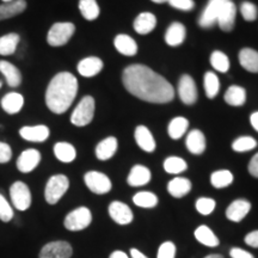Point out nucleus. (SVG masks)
I'll use <instances>...</instances> for the list:
<instances>
[{
    "label": "nucleus",
    "instance_id": "nucleus-1",
    "mask_svg": "<svg viewBox=\"0 0 258 258\" xmlns=\"http://www.w3.org/2000/svg\"><path fill=\"white\" fill-rule=\"evenodd\" d=\"M124 88L145 102L164 104L175 97V90L165 78L144 64H131L122 76Z\"/></svg>",
    "mask_w": 258,
    "mask_h": 258
},
{
    "label": "nucleus",
    "instance_id": "nucleus-2",
    "mask_svg": "<svg viewBox=\"0 0 258 258\" xmlns=\"http://www.w3.org/2000/svg\"><path fill=\"white\" fill-rule=\"evenodd\" d=\"M78 92V80L72 73L60 72L50 80L46 91V104L54 114H63L70 109Z\"/></svg>",
    "mask_w": 258,
    "mask_h": 258
},
{
    "label": "nucleus",
    "instance_id": "nucleus-3",
    "mask_svg": "<svg viewBox=\"0 0 258 258\" xmlns=\"http://www.w3.org/2000/svg\"><path fill=\"white\" fill-rule=\"evenodd\" d=\"M93 116H95V99L91 96H85L72 112L71 122L77 127H85L91 123Z\"/></svg>",
    "mask_w": 258,
    "mask_h": 258
},
{
    "label": "nucleus",
    "instance_id": "nucleus-4",
    "mask_svg": "<svg viewBox=\"0 0 258 258\" xmlns=\"http://www.w3.org/2000/svg\"><path fill=\"white\" fill-rule=\"evenodd\" d=\"M70 186V180L64 175L51 176L44 189V198L49 205H55L66 194Z\"/></svg>",
    "mask_w": 258,
    "mask_h": 258
},
{
    "label": "nucleus",
    "instance_id": "nucleus-5",
    "mask_svg": "<svg viewBox=\"0 0 258 258\" xmlns=\"http://www.w3.org/2000/svg\"><path fill=\"white\" fill-rule=\"evenodd\" d=\"M76 27L70 22H61L51 25L47 35V42L51 47L64 46L73 36Z\"/></svg>",
    "mask_w": 258,
    "mask_h": 258
},
{
    "label": "nucleus",
    "instance_id": "nucleus-6",
    "mask_svg": "<svg viewBox=\"0 0 258 258\" xmlns=\"http://www.w3.org/2000/svg\"><path fill=\"white\" fill-rule=\"evenodd\" d=\"M91 221L92 214L90 209L86 207H79L71 212L70 214H67V217L64 218L63 225L69 231L77 232L89 227Z\"/></svg>",
    "mask_w": 258,
    "mask_h": 258
},
{
    "label": "nucleus",
    "instance_id": "nucleus-7",
    "mask_svg": "<svg viewBox=\"0 0 258 258\" xmlns=\"http://www.w3.org/2000/svg\"><path fill=\"white\" fill-rule=\"evenodd\" d=\"M12 205L18 211H27L31 206V192L29 186L23 182H15L10 188Z\"/></svg>",
    "mask_w": 258,
    "mask_h": 258
},
{
    "label": "nucleus",
    "instance_id": "nucleus-8",
    "mask_svg": "<svg viewBox=\"0 0 258 258\" xmlns=\"http://www.w3.org/2000/svg\"><path fill=\"white\" fill-rule=\"evenodd\" d=\"M84 180L88 188L93 194L97 195H104L111 190V180L104 173L98 172V171H90L84 176Z\"/></svg>",
    "mask_w": 258,
    "mask_h": 258
},
{
    "label": "nucleus",
    "instance_id": "nucleus-9",
    "mask_svg": "<svg viewBox=\"0 0 258 258\" xmlns=\"http://www.w3.org/2000/svg\"><path fill=\"white\" fill-rule=\"evenodd\" d=\"M228 0H209L206 9L199 18V24L201 28L209 29L217 23V19L220 15L222 8Z\"/></svg>",
    "mask_w": 258,
    "mask_h": 258
},
{
    "label": "nucleus",
    "instance_id": "nucleus-10",
    "mask_svg": "<svg viewBox=\"0 0 258 258\" xmlns=\"http://www.w3.org/2000/svg\"><path fill=\"white\" fill-rule=\"evenodd\" d=\"M72 253L73 250L70 243L57 240L44 245L38 258H71Z\"/></svg>",
    "mask_w": 258,
    "mask_h": 258
},
{
    "label": "nucleus",
    "instance_id": "nucleus-11",
    "mask_svg": "<svg viewBox=\"0 0 258 258\" xmlns=\"http://www.w3.org/2000/svg\"><path fill=\"white\" fill-rule=\"evenodd\" d=\"M178 95L180 101L186 105H191L198 101V89L191 77L188 74L180 77L178 83Z\"/></svg>",
    "mask_w": 258,
    "mask_h": 258
},
{
    "label": "nucleus",
    "instance_id": "nucleus-12",
    "mask_svg": "<svg viewBox=\"0 0 258 258\" xmlns=\"http://www.w3.org/2000/svg\"><path fill=\"white\" fill-rule=\"evenodd\" d=\"M41 161V153L35 148H29L21 153L17 159V169L23 173H29L38 166Z\"/></svg>",
    "mask_w": 258,
    "mask_h": 258
},
{
    "label": "nucleus",
    "instance_id": "nucleus-13",
    "mask_svg": "<svg viewBox=\"0 0 258 258\" xmlns=\"http://www.w3.org/2000/svg\"><path fill=\"white\" fill-rule=\"evenodd\" d=\"M50 131L47 125H25L19 129V135L30 143H43L49 138Z\"/></svg>",
    "mask_w": 258,
    "mask_h": 258
},
{
    "label": "nucleus",
    "instance_id": "nucleus-14",
    "mask_svg": "<svg viewBox=\"0 0 258 258\" xmlns=\"http://www.w3.org/2000/svg\"><path fill=\"white\" fill-rule=\"evenodd\" d=\"M109 214L112 220L118 225H128L133 221V212L123 202H111L109 206Z\"/></svg>",
    "mask_w": 258,
    "mask_h": 258
},
{
    "label": "nucleus",
    "instance_id": "nucleus-15",
    "mask_svg": "<svg viewBox=\"0 0 258 258\" xmlns=\"http://www.w3.org/2000/svg\"><path fill=\"white\" fill-rule=\"evenodd\" d=\"M235 16H237V8H235L234 3L228 0L227 3L222 8L220 15L217 19V23L219 28L221 29L222 31H232L234 28L235 23Z\"/></svg>",
    "mask_w": 258,
    "mask_h": 258
},
{
    "label": "nucleus",
    "instance_id": "nucleus-16",
    "mask_svg": "<svg viewBox=\"0 0 258 258\" xmlns=\"http://www.w3.org/2000/svg\"><path fill=\"white\" fill-rule=\"evenodd\" d=\"M251 209V203L246 200H235L226 209V217L233 222H240Z\"/></svg>",
    "mask_w": 258,
    "mask_h": 258
},
{
    "label": "nucleus",
    "instance_id": "nucleus-17",
    "mask_svg": "<svg viewBox=\"0 0 258 258\" xmlns=\"http://www.w3.org/2000/svg\"><path fill=\"white\" fill-rule=\"evenodd\" d=\"M77 69H78L80 76L85 77V78H91L103 70V61L96 56L85 57L78 63Z\"/></svg>",
    "mask_w": 258,
    "mask_h": 258
},
{
    "label": "nucleus",
    "instance_id": "nucleus-18",
    "mask_svg": "<svg viewBox=\"0 0 258 258\" xmlns=\"http://www.w3.org/2000/svg\"><path fill=\"white\" fill-rule=\"evenodd\" d=\"M135 141H137L138 146L145 152H153L156 150V140H154L152 133L150 132V129L145 125H139L135 129Z\"/></svg>",
    "mask_w": 258,
    "mask_h": 258
},
{
    "label": "nucleus",
    "instance_id": "nucleus-19",
    "mask_svg": "<svg viewBox=\"0 0 258 258\" xmlns=\"http://www.w3.org/2000/svg\"><path fill=\"white\" fill-rule=\"evenodd\" d=\"M0 73L5 77L6 83L10 88H18L22 84V73L14 63L9 61H0Z\"/></svg>",
    "mask_w": 258,
    "mask_h": 258
},
{
    "label": "nucleus",
    "instance_id": "nucleus-20",
    "mask_svg": "<svg viewBox=\"0 0 258 258\" xmlns=\"http://www.w3.org/2000/svg\"><path fill=\"white\" fill-rule=\"evenodd\" d=\"M2 108L6 114L15 115L22 110L24 104V98L21 93L18 92H10L5 95L2 99Z\"/></svg>",
    "mask_w": 258,
    "mask_h": 258
},
{
    "label": "nucleus",
    "instance_id": "nucleus-21",
    "mask_svg": "<svg viewBox=\"0 0 258 258\" xmlns=\"http://www.w3.org/2000/svg\"><path fill=\"white\" fill-rule=\"evenodd\" d=\"M186 30L185 27L182 23L175 22L167 28L165 32V42L171 47L180 46L185 40Z\"/></svg>",
    "mask_w": 258,
    "mask_h": 258
},
{
    "label": "nucleus",
    "instance_id": "nucleus-22",
    "mask_svg": "<svg viewBox=\"0 0 258 258\" xmlns=\"http://www.w3.org/2000/svg\"><path fill=\"white\" fill-rule=\"evenodd\" d=\"M151 171L144 165H135L132 167L127 178L128 184L131 186H143L150 183Z\"/></svg>",
    "mask_w": 258,
    "mask_h": 258
},
{
    "label": "nucleus",
    "instance_id": "nucleus-23",
    "mask_svg": "<svg viewBox=\"0 0 258 258\" xmlns=\"http://www.w3.org/2000/svg\"><path fill=\"white\" fill-rule=\"evenodd\" d=\"M114 46L116 48V50H117L118 53H121L122 55L133 56L138 53L137 42L134 41V38L128 36V35H117L114 40Z\"/></svg>",
    "mask_w": 258,
    "mask_h": 258
},
{
    "label": "nucleus",
    "instance_id": "nucleus-24",
    "mask_svg": "<svg viewBox=\"0 0 258 258\" xmlns=\"http://www.w3.org/2000/svg\"><path fill=\"white\" fill-rule=\"evenodd\" d=\"M157 25V18L156 16L151 12H143L135 18L134 21V30L140 35H147Z\"/></svg>",
    "mask_w": 258,
    "mask_h": 258
},
{
    "label": "nucleus",
    "instance_id": "nucleus-25",
    "mask_svg": "<svg viewBox=\"0 0 258 258\" xmlns=\"http://www.w3.org/2000/svg\"><path fill=\"white\" fill-rule=\"evenodd\" d=\"M118 144L117 139L114 137L105 138L101 143L97 145L96 147V157L99 160H108L115 156L116 151H117Z\"/></svg>",
    "mask_w": 258,
    "mask_h": 258
},
{
    "label": "nucleus",
    "instance_id": "nucleus-26",
    "mask_svg": "<svg viewBox=\"0 0 258 258\" xmlns=\"http://www.w3.org/2000/svg\"><path fill=\"white\" fill-rule=\"evenodd\" d=\"M185 145L190 153L198 154V156L199 154H202L206 150L205 135L199 129H194V131H191L188 134V137H186Z\"/></svg>",
    "mask_w": 258,
    "mask_h": 258
},
{
    "label": "nucleus",
    "instance_id": "nucleus-27",
    "mask_svg": "<svg viewBox=\"0 0 258 258\" xmlns=\"http://www.w3.org/2000/svg\"><path fill=\"white\" fill-rule=\"evenodd\" d=\"M27 9L25 0H15V2L4 3L0 5V21L14 18L16 16L23 14Z\"/></svg>",
    "mask_w": 258,
    "mask_h": 258
},
{
    "label": "nucleus",
    "instance_id": "nucleus-28",
    "mask_svg": "<svg viewBox=\"0 0 258 258\" xmlns=\"http://www.w3.org/2000/svg\"><path fill=\"white\" fill-rule=\"evenodd\" d=\"M190 190H191V182L184 177H176V178L170 180L169 184H167V191L176 199L184 198L186 194H189Z\"/></svg>",
    "mask_w": 258,
    "mask_h": 258
},
{
    "label": "nucleus",
    "instance_id": "nucleus-29",
    "mask_svg": "<svg viewBox=\"0 0 258 258\" xmlns=\"http://www.w3.org/2000/svg\"><path fill=\"white\" fill-rule=\"evenodd\" d=\"M239 62L251 73H258V51L251 48H244L239 53Z\"/></svg>",
    "mask_w": 258,
    "mask_h": 258
},
{
    "label": "nucleus",
    "instance_id": "nucleus-30",
    "mask_svg": "<svg viewBox=\"0 0 258 258\" xmlns=\"http://www.w3.org/2000/svg\"><path fill=\"white\" fill-rule=\"evenodd\" d=\"M21 42V37L18 34L11 32L0 37V55H12L17 50V47Z\"/></svg>",
    "mask_w": 258,
    "mask_h": 258
},
{
    "label": "nucleus",
    "instance_id": "nucleus-31",
    "mask_svg": "<svg viewBox=\"0 0 258 258\" xmlns=\"http://www.w3.org/2000/svg\"><path fill=\"white\" fill-rule=\"evenodd\" d=\"M195 238L200 241V243L209 247H215L220 244V241H219V238L217 235L213 233V231L208 227V226H205V225L200 226V227L196 228Z\"/></svg>",
    "mask_w": 258,
    "mask_h": 258
},
{
    "label": "nucleus",
    "instance_id": "nucleus-32",
    "mask_svg": "<svg viewBox=\"0 0 258 258\" xmlns=\"http://www.w3.org/2000/svg\"><path fill=\"white\" fill-rule=\"evenodd\" d=\"M54 154L62 163H72L77 157V151L69 143H57L54 146Z\"/></svg>",
    "mask_w": 258,
    "mask_h": 258
},
{
    "label": "nucleus",
    "instance_id": "nucleus-33",
    "mask_svg": "<svg viewBox=\"0 0 258 258\" xmlns=\"http://www.w3.org/2000/svg\"><path fill=\"white\" fill-rule=\"evenodd\" d=\"M225 101L232 106H240L246 101V91L241 86L233 85L225 93Z\"/></svg>",
    "mask_w": 258,
    "mask_h": 258
},
{
    "label": "nucleus",
    "instance_id": "nucleus-34",
    "mask_svg": "<svg viewBox=\"0 0 258 258\" xmlns=\"http://www.w3.org/2000/svg\"><path fill=\"white\" fill-rule=\"evenodd\" d=\"M189 127V121L185 117H175L173 120H171L169 127H167V132L171 139L173 140H178L185 134V132L188 131Z\"/></svg>",
    "mask_w": 258,
    "mask_h": 258
},
{
    "label": "nucleus",
    "instance_id": "nucleus-35",
    "mask_svg": "<svg viewBox=\"0 0 258 258\" xmlns=\"http://www.w3.org/2000/svg\"><path fill=\"white\" fill-rule=\"evenodd\" d=\"M79 10L86 21H95L98 18L99 12H101L96 0H80Z\"/></svg>",
    "mask_w": 258,
    "mask_h": 258
},
{
    "label": "nucleus",
    "instance_id": "nucleus-36",
    "mask_svg": "<svg viewBox=\"0 0 258 258\" xmlns=\"http://www.w3.org/2000/svg\"><path fill=\"white\" fill-rule=\"evenodd\" d=\"M233 182V175L228 170H219L212 173L211 183L214 188L222 189L231 185Z\"/></svg>",
    "mask_w": 258,
    "mask_h": 258
},
{
    "label": "nucleus",
    "instance_id": "nucleus-37",
    "mask_svg": "<svg viewBox=\"0 0 258 258\" xmlns=\"http://www.w3.org/2000/svg\"><path fill=\"white\" fill-rule=\"evenodd\" d=\"M133 202L138 207L141 208H153L158 205V198L153 192L140 191L134 195Z\"/></svg>",
    "mask_w": 258,
    "mask_h": 258
},
{
    "label": "nucleus",
    "instance_id": "nucleus-38",
    "mask_svg": "<svg viewBox=\"0 0 258 258\" xmlns=\"http://www.w3.org/2000/svg\"><path fill=\"white\" fill-rule=\"evenodd\" d=\"M164 169H165L167 173L177 175V173L183 172V171L188 169V165H186L185 160L182 159V158L169 157L165 161H164Z\"/></svg>",
    "mask_w": 258,
    "mask_h": 258
},
{
    "label": "nucleus",
    "instance_id": "nucleus-39",
    "mask_svg": "<svg viewBox=\"0 0 258 258\" xmlns=\"http://www.w3.org/2000/svg\"><path fill=\"white\" fill-rule=\"evenodd\" d=\"M203 83H205L206 95H207L208 98H214L218 95L219 89H220V83H219L217 74L213 72H207L205 74Z\"/></svg>",
    "mask_w": 258,
    "mask_h": 258
},
{
    "label": "nucleus",
    "instance_id": "nucleus-40",
    "mask_svg": "<svg viewBox=\"0 0 258 258\" xmlns=\"http://www.w3.org/2000/svg\"><path fill=\"white\" fill-rule=\"evenodd\" d=\"M211 64L213 66V69L221 73H226L230 70V60H228L227 55L219 50H215L212 53Z\"/></svg>",
    "mask_w": 258,
    "mask_h": 258
},
{
    "label": "nucleus",
    "instance_id": "nucleus-41",
    "mask_svg": "<svg viewBox=\"0 0 258 258\" xmlns=\"http://www.w3.org/2000/svg\"><path fill=\"white\" fill-rule=\"evenodd\" d=\"M256 146L257 141L251 137H240L232 144V148H233L235 152H247V151L253 150Z\"/></svg>",
    "mask_w": 258,
    "mask_h": 258
},
{
    "label": "nucleus",
    "instance_id": "nucleus-42",
    "mask_svg": "<svg viewBox=\"0 0 258 258\" xmlns=\"http://www.w3.org/2000/svg\"><path fill=\"white\" fill-rule=\"evenodd\" d=\"M240 12H241V16H243V18L247 22H253L254 19L257 18V15H258L257 6L250 2L241 3Z\"/></svg>",
    "mask_w": 258,
    "mask_h": 258
},
{
    "label": "nucleus",
    "instance_id": "nucleus-43",
    "mask_svg": "<svg viewBox=\"0 0 258 258\" xmlns=\"http://www.w3.org/2000/svg\"><path fill=\"white\" fill-rule=\"evenodd\" d=\"M196 209L200 214L209 215L215 209V201L209 198H201L196 201Z\"/></svg>",
    "mask_w": 258,
    "mask_h": 258
},
{
    "label": "nucleus",
    "instance_id": "nucleus-44",
    "mask_svg": "<svg viewBox=\"0 0 258 258\" xmlns=\"http://www.w3.org/2000/svg\"><path fill=\"white\" fill-rule=\"evenodd\" d=\"M12 218H14V209L10 206L8 200L0 194V220L9 222Z\"/></svg>",
    "mask_w": 258,
    "mask_h": 258
},
{
    "label": "nucleus",
    "instance_id": "nucleus-45",
    "mask_svg": "<svg viewBox=\"0 0 258 258\" xmlns=\"http://www.w3.org/2000/svg\"><path fill=\"white\" fill-rule=\"evenodd\" d=\"M176 257V245L172 241H165L160 245L158 250L157 258H175Z\"/></svg>",
    "mask_w": 258,
    "mask_h": 258
},
{
    "label": "nucleus",
    "instance_id": "nucleus-46",
    "mask_svg": "<svg viewBox=\"0 0 258 258\" xmlns=\"http://www.w3.org/2000/svg\"><path fill=\"white\" fill-rule=\"evenodd\" d=\"M169 4L180 11H191L195 6L194 0H169Z\"/></svg>",
    "mask_w": 258,
    "mask_h": 258
},
{
    "label": "nucleus",
    "instance_id": "nucleus-47",
    "mask_svg": "<svg viewBox=\"0 0 258 258\" xmlns=\"http://www.w3.org/2000/svg\"><path fill=\"white\" fill-rule=\"evenodd\" d=\"M12 158V150L10 145L0 141V164H5L11 160Z\"/></svg>",
    "mask_w": 258,
    "mask_h": 258
},
{
    "label": "nucleus",
    "instance_id": "nucleus-48",
    "mask_svg": "<svg viewBox=\"0 0 258 258\" xmlns=\"http://www.w3.org/2000/svg\"><path fill=\"white\" fill-rule=\"evenodd\" d=\"M230 254L232 258H254L250 252H247V251L243 249H239V247H233L230 251Z\"/></svg>",
    "mask_w": 258,
    "mask_h": 258
},
{
    "label": "nucleus",
    "instance_id": "nucleus-49",
    "mask_svg": "<svg viewBox=\"0 0 258 258\" xmlns=\"http://www.w3.org/2000/svg\"><path fill=\"white\" fill-rule=\"evenodd\" d=\"M245 243L251 247H256V249H258V231L250 232L249 234H246V237H245Z\"/></svg>",
    "mask_w": 258,
    "mask_h": 258
},
{
    "label": "nucleus",
    "instance_id": "nucleus-50",
    "mask_svg": "<svg viewBox=\"0 0 258 258\" xmlns=\"http://www.w3.org/2000/svg\"><path fill=\"white\" fill-rule=\"evenodd\" d=\"M249 172L251 176L256 177L258 178V153L254 154L252 157V159L250 160L249 163Z\"/></svg>",
    "mask_w": 258,
    "mask_h": 258
},
{
    "label": "nucleus",
    "instance_id": "nucleus-51",
    "mask_svg": "<svg viewBox=\"0 0 258 258\" xmlns=\"http://www.w3.org/2000/svg\"><path fill=\"white\" fill-rule=\"evenodd\" d=\"M250 122H251V125H252V127L258 132V111L253 112V114L251 115Z\"/></svg>",
    "mask_w": 258,
    "mask_h": 258
},
{
    "label": "nucleus",
    "instance_id": "nucleus-52",
    "mask_svg": "<svg viewBox=\"0 0 258 258\" xmlns=\"http://www.w3.org/2000/svg\"><path fill=\"white\" fill-rule=\"evenodd\" d=\"M131 257L132 258H148L145 256V254L141 252V251H139L137 249H132L131 250Z\"/></svg>",
    "mask_w": 258,
    "mask_h": 258
},
{
    "label": "nucleus",
    "instance_id": "nucleus-53",
    "mask_svg": "<svg viewBox=\"0 0 258 258\" xmlns=\"http://www.w3.org/2000/svg\"><path fill=\"white\" fill-rule=\"evenodd\" d=\"M109 258H129L123 251H114Z\"/></svg>",
    "mask_w": 258,
    "mask_h": 258
},
{
    "label": "nucleus",
    "instance_id": "nucleus-54",
    "mask_svg": "<svg viewBox=\"0 0 258 258\" xmlns=\"http://www.w3.org/2000/svg\"><path fill=\"white\" fill-rule=\"evenodd\" d=\"M205 258H224L221 256V254H218V253H214V254H208L207 257H205Z\"/></svg>",
    "mask_w": 258,
    "mask_h": 258
},
{
    "label": "nucleus",
    "instance_id": "nucleus-55",
    "mask_svg": "<svg viewBox=\"0 0 258 258\" xmlns=\"http://www.w3.org/2000/svg\"><path fill=\"white\" fill-rule=\"evenodd\" d=\"M153 3H157V4H163V3H167L169 0H152Z\"/></svg>",
    "mask_w": 258,
    "mask_h": 258
},
{
    "label": "nucleus",
    "instance_id": "nucleus-56",
    "mask_svg": "<svg viewBox=\"0 0 258 258\" xmlns=\"http://www.w3.org/2000/svg\"><path fill=\"white\" fill-rule=\"evenodd\" d=\"M4 3H10V2H15V0H3Z\"/></svg>",
    "mask_w": 258,
    "mask_h": 258
},
{
    "label": "nucleus",
    "instance_id": "nucleus-57",
    "mask_svg": "<svg viewBox=\"0 0 258 258\" xmlns=\"http://www.w3.org/2000/svg\"><path fill=\"white\" fill-rule=\"evenodd\" d=\"M2 86H3V83H2V82H0V89H2Z\"/></svg>",
    "mask_w": 258,
    "mask_h": 258
}]
</instances>
